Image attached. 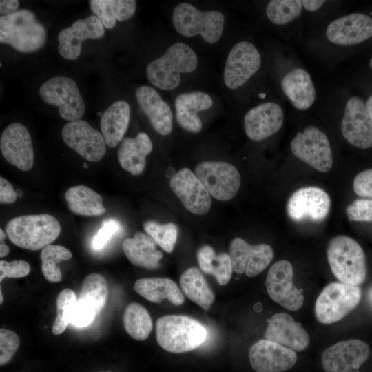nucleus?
I'll return each instance as SVG.
<instances>
[{
  "mask_svg": "<svg viewBox=\"0 0 372 372\" xmlns=\"http://www.w3.org/2000/svg\"><path fill=\"white\" fill-rule=\"evenodd\" d=\"M6 238V234L4 233V231H3V229H0V241L1 242H3L4 239Z\"/></svg>",
  "mask_w": 372,
  "mask_h": 372,
  "instance_id": "obj_53",
  "label": "nucleus"
},
{
  "mask_svg": "<svg viewBox=\"0 0 372 372\" xmlns=\"http://www.w3.org/2000/svg\"><path fill=\"white\" fill-rule=\"evenodd\" d=\"M327 260L331 270L340 282L358 286L366 280L367 266L364 251L354 239L344 235L329 241Z\"/></svg>",
  "mask_w": 372,
  "mask_h": 372,
  "instance_id": "obj_4",
  "label": "nucleus"
},
{
  "mask_svg": "<svg viewBox=\"0 0 372 372\" xmlns=\"http://www.w3.org/2000/svg\"><path fill=\"white\" fill-rule=\"evenodd\" d=\"M346 214L350 221L372 222V198L355 200L347 207Z\"/></svg>",
  "mask_w": 372,
  "mask_h": 372,
  "instance_id": "obj_42",
  "label": "nucleus"
},
{
  "mask_svg": "<svg viewBox=\"0 0 372 372\" xmlns=\"http://www.w3.org/2000/svg\"><path fill=\"white\" fill-rule=\"evenodd\" d=\"M302 1L300 0H272L265 9L268 19L276 25H285L292 21L301 13Z\"/></svg>",
  "mask_w": 372,
  "mask_h": 372,
  "instance_id": "obj_39",
  "label": "nucleus"
},
{
  "mask_svg": "<svg viewBox=\"0 0 372 372\" xmlns=\"http://www.w3.org/2000/svg\"><path fill=\"white\" fill-rule=\"evenodd\" d=\"M19 1L17 0H1L0 14L1 16L12 14L18 10Z\"/></svg>",
  "mask_w": 372,
  "mask_h": 372,
  "instance_id": "obj_49",
  "label": "nucleus"
},
{
  "mask_svg": "<svg viewBox=\"0 0 372 372\" xmlns=\"http://www.w3.org/2000/svg\"><path fill=\"white\" fill-rule=\"evenodd\" d=\"M30 272V266L24 260H14L8 262L0 261V281L5 278H17L28 276Z\"/></svg>",
  "mask_w": 372,
  "mask_h": 372,
  "instance_id": "obj_45",
  "label": "nucleus"
},
{
  "mask_svg": "<svg viewBox=\"0 0 372 372\" xmlns=\"http://www.w3.org/2000/svg\"><path fill=\"white\" fill-rule=\"evenodd\" d=\"M98 372H112V371H98Z\"/></svg>",
  "mask_w": 372,
  "mask_h": 372,
  "instance_id": "obj_59",
  "label": "nucleus"
},
{
  "mask_svg": "<svg viewBox=\"0 0 372 372\" xmlns=\"http://www.w3.org/2000/svg\"><path fill=\"white\" fill-rule=\"evenodd\" d=\"M361 297L362 291L358 286L341 282H331L316 299V318L325 324L336 322L358 305Z\"/></svg>",
  "mask_w": 372,
  "mask_h": 372,
  "instance_id": "obj_7",
  "label": "nucleus"
},
{
  "mask_svg": "<svg viewBox=\"0 0 372 372\" xmlns=\"http://www.w3.org/2000/svg\"><path fill=\"white\" fill-rule=\"evenodd\" d=\"M293 155L315 169L327 172L333 163L332 152L327 135L318 127L309 125L298 132L290 143Z\"/></svg>",
  "mask_w": 372,
  "mask_h": 372,
  "instance_id": "obj_9",
  "label": "nucleus"
},
{
  "mask_svg": "<svg viewBox=\"0 0 372 372\" xmlns=\"http://www.w3.org/2000/svg\"><path fill=\"white\" fill-rule=\"evenodd\" d=\"M105 34L102 22L94 14L79 19L58 34V50L68 60L76 59L81 52V45L87 39H97Z\"/></svg>",
  "mask_w": 372,
  "mask_h": 372,
  "instance_id": "obj_21",
  "label": "nucleus"
},
{
  "mask_svg": "<svg viewBox=\"0 0 372 372\" xmlns=\"http://www.w3.org/2000/svg\"><path fill=\"white\" fill-rule=\"evenodd\" d=\"M6 231L9 240L17 247L37 251L58 238L61 226L56 218L50 214L25 215L11 219Z\"/></svg>",
  "mask_w": 372,
  "mask_h": 372,
  "instance_id": "obj_5",
  "label": "nucleus"
},
{
  "mask_svg": "<svg viewBox=\"0 0 372 372\" xmlns=\"http://www.w3.org/2000/svg\"><path fill=\"white\" fill-rule=\"evenodd\" d=\"M39 92L45 103L59 108V115L64 120H78L85 113V103L78 86L74 80L69 77L51 78L41 85Z\"/></svg>",
  "mask_w": 372,
  "mask_h": 372,
  "instance_id": "obj_8",
  "label": "nucleus"
},
{
  "mask_svg": "<svg viewBox=\"0 0 372 372\" xmlns=\"http://www.w3.org/2000/svg\"><path fill=\"white\" fill-rule=\"evenodd\" d=\"M83 167L85 169H86V168L88 167V165H87V163H84L83 165Z\"/></svg>",
  "mask_w": 372,
  "mask_h": 372,
  "instance_id": "obj_57",
  "label": "nucleus"
},
{
  "mask_svg": "<svg viewBox=\"0 0 372 372\" xmlns=\"http://www.w3.org/2000/svg\"><path fill=\"white\" fill-rule=\"evenodd\" d=\"M0 149L4 158L20 170L28 171L32 167L34 149L25 125L19 123L8 125L1 136Z\"/></svg>",
  "mask_w": 372,
  "mask_h": 372,
  "instance_id": "obj_19",
  "label": "nucleus"
},
{
  "mask_svg": "<svg viewBox=\"0 0 372 372\" xmlns=\"http://www.w3.org/2000/svg\"><path fill=\"white\" fill-rule=\"evenodd\" d=\"M341 132L351 145L366 149L372 147V121L366 102L358 96L348 99L341 121Z\"/></svg>",
  "mask_w": 372,
  "mask_h": 372,
  "instance_id": "obj_14",
  "label": "nucleus"
},
{
  "mask_svg": "<svg viewBox=\"0 0 372 372\" xmlns=\"http://www.w3.org/2000/svg\"><path fill=\"white\" fill-rule=\"evenodd\" d=\"M331 200L322 189L307 186L296 190L289 198L286 210L294 222L310 221L320 223L329 214Z\"/></svg>",
  "mask_w": 372,
  "mask_h": 372,
  "instance_id": "obj_11",
  "label": "nucleus"
},
{
  "mask_svg": "<svg viewBox=\"0 0 372 372\" xmlns=\"http://www.w3.org/2000/svg\"><path fill=\"white\" fill-rule=\"evenodd\" d=\"M353 189L358 196L372 198V168L362 170L355 176Z\"/></svg>",
  "mask_w": 372,
  "mask_h": 372,
  "instance_id": "obj_46",
  "label": "nucleus"
},
{
  "mask_svg": "<svg viewBox=\"0 0 372 372\" xmlns=\"http://www.w3.org/2000/svg\"><path fill=\"white\" fill-rule=\"evenodd\" d=\"M123 324L125 331L134 339L146 340L153 327L152 318L140 304L132 302L125 308L123 315Z\"/></svg>",
  "mask_w": 372,
  "mask_h": 372,
  "instance_id": "obj_36",
  "label": "nucleus"
},
{
  "mask_svg": "<svg viewBox=\"0 0 372 372\" xmlns=\"http://www.w3.org/2000/svg\"><path fill=\"white\" fill-rule=\"evenodd\" d=\"M156 245L149 234L137 231L134 237L126 238L122 247L125 255L132 264L153 269L159 266V260L163 258V254L156 249Z\"/></svg>",
  "mask_w": 372,
  "mask_h": 372,
  "instance_id": "obj_29",
  "label": "nucleus"
},
{
  "mask_svg": "<svg viewBox=\"0 0 372 372\" xmlns=\"http://www.w3.org/2000/svg\"><path fill=\"white\" fill-rule=\"evenodd\" d=\"M153 144L145 132H140L134 138L122 140L118 150V162L123 169L132 175H138L144 169L146 156L152 151Z\"/></svg>",
  "mask_w": 372,
  "mask_h": 372,
  "instance_id": "obj_28",
  "label": "nucleus"
},
{
  "mask_svg": "<svg viewBox=\"0 0 372 372\" xmlns=\"http://www.w3.org/2000/svg\"><path fill=\"white\" fill-rule=\"evenodd\" d=\"M284 114L274 102H266L250 109L244 117V130L249 138L259 141L276 133L282 127Z\"/></svg>",
  "mask_w": 372,
  "mask_h": 372,
  "instance_id": "obj_23",
  "label": "nucleus"
},
{
  "mask_svg": "<svg viewBox=\"0 0 372 372\" xmlns=\"http://www.w3.org/2000/svg\"><path fill=\"white\" fill-rule=\"evenodd\" d=\"M198 59L192 48L184 43L170 45L164 54L146 67V76L155 87L172 90L180 83L181 73H190L197 67Z\"/></svg>",
  "mask_w": 372,
  "mask_h": 372,
  "instance_id": "obj_2",
  "label": "nucleus"
},
{
  "mask_svg": "<svg viewBox=\"0 0 372 372\" xmlns=\"http://www.w3.org/2000/svg\"><path fill=\"white\" fill-rule=\"evenodd\" d=\"M325 1L321 0H303L302 1V6L308 11H316L318 10L324 3Z\"/></svg>",
  "mask_w": 372,
  "mask_h": 372,
  "instance_id": "obj_50",
  "label": "nucleus"
},
{
  "mask_svg": "<svg viewBox=\"0 0 372 372\" xmlns=\"http://www.w3.org/2000/svg\"><path fill=\"white\" fill-rule=\"evenodd\" d=\"M169 185L189 212L203 215L211 205V196L204 185L188 168L178 171L171 178Z\"/></svg>",
  "mask_w": 372,
  "mask_h": 372,
  "instance_id": "obj_20",
  "label": "nucleus"
},
{
  "mask_svg": "<svg viewBox=\"0 0 372 372\" xmlns=\"http://www.w3.org/2000/svg\"><path fill=\"white\" fill-rule=\"evenodd\" d=\"M18 335L12 331L0 329V365L7 364L14 356L19 347Z\"/></svg>",
  "mask_w": 372,
  "mask_h": 372,
  "instance_id": "obj_43",
  "label": "nucleus"
},
{
  "mask_svg": "<svg viewBox=\"0 0 372 372\" xmlns=\"http://www.w3.org/2000/svg\"><path fill=\"white\" fill-rule=\"evenodd\" d=\"M68 209L80 216H94L104 214L102 196L92 189L82 185L70 187L65 194Z\"/></svg>",
  "mask_w": 372,
  "mask_h": 372,
  "instance_id": "obj_32",
  "label": "nucleus"
},
{
  "mask_svg": "<svg viewBox=\"0 0 372 372\" xmlns=\"http://www.w3.org/2000/svg\"><path fill=\"white\" fill-rule=\"evenodd\" d=\"M47 32L34 14L21 9L0 17V42L18 52L30 53L37 51L45 44Z\"/></svg>",
  "mask_w": 372,
  "mask_h": 372,
  "instance_id": "obj_3",
  "label": "nucleus"
},
{
  "mask_svg": "<svg viewBox=\"0 0 372 372\" xmlns=\"http://www.w3.org/2000/svg\"><path fill=\"white\" fill-rule=\"evenodd\" d=\"M92 12L107 29L114 28L116 21H123L131 18L136 8L134 0H91Z\"/></svg>",
  "mask_w": 372,
  "mask_h": 372,
  "instance_id": "obj_33",
  "label": "nucleus"
},
{
  "mask_svg": "<svg viewBox=\"0 0 372 372\" xmlns=\"http://www.w3.org/2000/svg\"><path fill=\"white\" fill-rule=\"evenodd\" d=\"M369 65L370 68H371V70H372V56H371V58L370 60H369Z\"/></svg>",
  "mask_w": 372,
  "mask_h": 372,
  "instance_id": "obj_56",
  "label": "nucleus"
},
{
  "mask_svg": "<svg viewBox=\"0 0 372 372\" xmlns=\"http://www.w3.org/2000/svg\"><path fill=\"white\" fill-rule=\"evenodd\" d=\"M368 295H369V298L372 303V287L370 288Z\"/></svg>",
  "mask_w": 372,
  "mask_h": 372,
  "instance_id": "obj_54",
  "label": "nucleus"
},
{
  "mask_svg": "<svg viewBox=\"0 0 372 372\" xmlns=\"http://www.w3.org/2000/svg\"><path fill=\"white\" fill-rule=\"evenodd\" d=\"M0 299H1L0 304H2L3 302V298L1 289L0 290Z\"/></svg>",
  "mask_w": 372,
  "mask_h": 372,
  "instance_id": "obj_55",
  "label": "nucleus"
},
{
  "mask_svg": "<svg viewBox=\"0 0 372 372\" xmlns=\"http://www.w3.org/2000/svg\"><path fill=\"white\" fill-rule=\"evenodd\" d=\"M366 107L372 121V94L367 99L366 101Z\"/></svg>",
  "mask_w": 372,
  "mask_h": 372,
  "instance_id": "obj_52",
  "label": "nucleus"
},
{
  "mask_svg": "<svg viewBox=\"0 0 372 372\" xmlns=\"http://www.w3.org/2000/svg\"><path fill=\"white\" fill-rule=\"evenodd\" d=\"M130 120V107L125 101H118L109 106L101 116L100 125L106 145L116 147L123 139Z\"/></svg>",
  "mask_w": 372,
  "mask_h": 372,
  "instance_id": "obj_30",
  "label": "nucleus"
},
{
  "mask_svg": "<svg viewBox=\"0 0 372 372\" xmlns=\"http://www.w3.org/2000/svg\"><path fill=\"white\" fill-rule=\"evenodd\" d=\"M10 251L9 247L3 242H1L0 245V257L3 258L6 256Z\"/></svg>",
  "mask_w": 372,
  "mask_h": 372,
  "instance_id": "obj_51",
  "label": "nucleus"
},
{
  "mask_svg": "<svg viewBox=\"0 0 372 372\" xmlns=\"http://www.w3.org/2000/svg\"><path fill=\"white\" fill-rule=\"evenodd\" d=\"M72 254L65 247L49 245L41 249V272L50 282H59L62 279V274L56 264L63 260H68Z\"/></svg>",
  "mask_w": 372,
  "mask_h": 372,
  "instance_id": "obj_38",
  "label": "nucleus"
},
{
  "mask_svg": "<svg viewBox=\"0 0 372 372\" xmlns=\"http://www.w3.org/2000/svg\"><path fill=\"white\" fill-rule=\"evenodd\" d=\"M102 114H103V113H101L100 112H98L97 115L99 116H102Z\"/></svg>",
  "mask_w": 372,
  "mask_h": 372,
  "instance_id": "obj_58",
  "label": "nucleus"
},
{
  "mask_svg": "<svg viewBox=\"0 0 372 372\" xmlns=\"http://www.w3.org/2000/svg\"><path fill=\"white\" fill-rule=\"evenodd\" d=\"M174 105L178 125L189 132L198 133L203 124L197 112L211 107L213 100L205 92L193 91L178 95Z\"/></svg>",
  "mask_w": 372,
  "mask_h": 372,
  "instance_id": "obj_26",
  "label": "nucleus"
},
{
  "mask_svg": "<svg viewBox=\"0 0 372 372\" xmlns=\"http://www.w3.org/2000/svg\"><path fill=\"white\" fill-rule=\"evenodd\" d=\"M18 196L12 184L6 179L0 177V202L1 203H12Z\"/></svg>",
  "mask_w": 372,
  "mask_h": 372,
  "instance_id": "obj_48",
  "label": "nucleus"
},
{
  "mask_svg": "<svg viewBox=\"0 0 372 372\" xmlns=\"http://www.w3.org/2000/svg\"><path fill=\"white\" fill-rule=\"evenodd\" d=\"M249 359L256 372H283L296 364L297 355L289 348L263 339L251 346Z\"/></svg>",
  "mask_w": 372,
  "mask_h": 372,
  "instance_id": "obj_18",
  "label": "nucleus"
},
{
  "mask_svg": "<svg viewBox=\"0 0 372 372\" xmlns=\"http://www.w3.org/2000/svg\"><path fill=\"white\" fill-rule=\"evenodd\" d=\"M207 330L197 320L184 315H167L156 322L158 344L170 353L194 350L205 342Z\"/></svg>",
  "mask_w": 372,
  "mask_h": 372,
  "instance_id": "obj_1",
  "label": "nucleus"
},
{
  "mask_svg": "<svg viewBox=\"0 0 372 372\" xmlns=\"http://www.w3.org/2000/svg\"><path fill=\"white\" fill-rule=\"evenodd\" d=\"M134 289L137 293L154 303L167 299L173 304L178 306L185 301L179 287L168 278H141L136 281Z\"/></svg>",
  "mask_w": 372,
  "mask_h": 372,
  "instance_id": "obj_31",
  "label": "nucleus"
},
{
  "mask_svg": "<svg viewBox=\"0 0 372 372\" xmlns=\"http://www.w3.org/2000/svg\"><path fill=\"white\" fill-rule=\"evenodd\" d=\"M369 351V345L362 340L340 341L324 351L322 365L325 372H360Z\"/></svg>",
  "mask_w": 372,
  "mask_h": 372,
  "instance_id": "obj_16",
  "label": "nucleus"
},
{
  "mask_svg": "<svg viewBox=\"0 0 372 372\" xmlns=\"http://www.w3.org/2000/svg\"><path fill=\"white\" fill-rule=\"evenodd\" d=\"M180 285L186 297L205 310H208L214 301L213 291L197 267L184 271L180 278Z\"/></svg>",
  "mask_w": 372,
  "mask_h": 372,
  "instance_id": "obj_34",
  "label": "nucleus"
},
{
  "mask_svg": "<svg viewBox=\"0 0 372 372\" xmlns=\"http://www.w3.org/2000/svg\"><path fill=\"white\" fill-rule=\"evenodd\" d=\"M233 271L254 277L261 273L273 258V250L267 244L251 245L240 237L233 238L229 245Z\"/></svg>",
  "mask_w": 372,
  "mask_h": 372,
  "instance_id": "obj_17",
  "label": "nucleus"
},
{
  "mask_svg": "<svg viewBox=\"0 0 372 372\" xmlns=\"http://www.w3.org/2000/svg\"><path fill=\"white\" fill-rule=\"evenodd\" d=\"M194 174L211 196L227 201L233 198L240 186V175L231 163L205 161L197 165Z\"/></svg>",
  "mask_w": 372,
  "mask_h": 372,
  "instance_id": "obj_10",
  "label": "nucleus"
},
{
  "mask_svg": "<svg viewBox=\"0 0 372 372\" xmlns=\"http://www.w3.org/2000/svg\"><path fill=\"white\" fill-rule=\"evenodd\" d=\"M108 296L106 279L99 273L87 275L81 285L79 298L91 304L99 314L104 308Z\"/></svg>",
  "mask_w": 372,
  "mask_h": 372,
  "instance_id": "obj_37",
  "label": "nucleus"
},
{
  "mask_svg": "<svg viewBox=\"0 0 372 372\" xmlns=\"http://www.w3.org/2000/svg\"><path fill=\"white\" fill-rule=\"evenodd\" d=\"M172 22L182 36L191 37L200 34L208 43H215L222 36L225 17L218 10L200 11L188 3L178 4L173 10Z\"/></svg>",
  "mask_w": 372,
  "mask_h": 372,
  "instance_id": "obj_6",
  "label": "nucleus"
},
{
  "mask_svg": "<svg viewBox=\"0 0 372 372\" xmlns=\"http://www.w3.org/2000/svg\"><path fill=\"white\" fill-rule=\"evenodd\" d=\"M120 229V224L114 219L103 223V226L96 233L92 240V246L95 249H101L105 247L111 237Z\"/></svg>",
  "mask_w": 372,
  "mask_h": 372,
  "instance_id": "obj_47",
  "label": "nucleus"
},
{
  "mask_svg": "<svg viewBox=\"0 0 372 372\" xmlns=\"http://www.w3.org/2000/svg\"><path fill=\"white\" fill-rule=\"evenodd\" d=\"M293 269L291 264L281 260L269 269L266 278V289L269 297L287 310H299L304 302L302 291L293 282Z\"/></svg>",
  "mask_w": 372,
  "mask_h": 372,
  "instance_id": "obj_13",
  "label": "nucleus"
},
{
  "mask_svg": "<svg viewBox=\"0 0 372 372\" xmlns=\"http://www.w3.org/2000/svg\"><path fill=\"white\" fill-rule=\"evenodd\" d=\"M281 88L292 105L298 110H307L312 106L316 92L309 73L302 68H295L282 78Z\"/></svg>",
  "mask_w": 372,
  "mask_h": 372,
  "instance_id": "obj_27",
  "label": "nucleus"
},
{
  "mask_svg": "<svg viewBox=\"0 0 372 372\" xmlns=\"http://www.w3.org/2000/svg\"><path fill=\"white\" fill-rule=\"evenodd\" d=\"M77 298L74 291L64 289L56 298V316L52 326L54 335L61 334L70 324V316Z\"/></svg>",
  "mask_w": 372,
  "mask_h": 372,
  "instance_id": "obj_41",
  "label": "nucleus"
},
{
  "mask_svg": "<svg viewBox=\"0 0 372 372\" xmlns=\"http://www.w3.org/2000/svg\"><path fill=\"white\" fill-rule=\"evenodd\" d=\"M328 40L336 45L349 46L372 37V17L364 13H351L332 21L326 29Z\"/></svg>",
  "mask_w": 372,
  "mask_h": 372,
  "instance_id": "obj_22",
  "label": "nucleus"
},
{
  "mask_svg": "<svg viewBox=\"0 0 372 372\" xmlns=\"http://www.w3.org/2000/svg\"><path fill=\"white\" fill-rule=\"evenodd\" d=\"M61 134L65 143L87 161H99L105 154L107 145L102 134L84 120L69 121Z\"/></svg>",
  "mask_w": 372,
  "mask_h": 372,
  "instance_id": "obj_15",
  "label": "nucleus"
},
{
  "mask_svg": "<svg viewBox=\"0 0 372 372\" xmlns=\"http://www.w3.org/2000/svg\"><path fill=\"white\" fill-rule=\"evenodd\" d=\"M97 315L96 311L91 304L77 299L71 313L70 324L76 327H85L90 325Z\"/></svg>",
  "mask_w": 372,
  "mask_h": 372,
  "instance_id": "obj_44",
  "label": "nucleus"
},
{
  "mask_svg": "<svg viewBox=\"0 0 372 372\" xmlns=\"http://www.w3.org/2000/svg\"><path fill=\"white\" fill-rule=\"evenodd\" d=\"M261 56L256 47L249 41H240L233 46L226 60L223 79L231 90L242 87L259 70Z\"/></svg>",
  "mask_w": 372,
  "mask_h": 372,
  "instance_id": "obj_12",
  "label": "nucleus"
},
{
  "mask_svg": "<svg viewBox=\"0 0 372 372\" xmlns=\"http://www.w3.org/2000/svg\"><path fill=\"white\" fill-rule=\"evenodd\" d=\"M143 228L161 249L168 253L173 251L178 236V228L174 223L160 224L147 220L144 223Z\"/></svg>",
  "mask_w": 372,
  "mask_h": 372,
  "instance_id": "obj_40",
  "label": "nucleus"
},
{
  "mask_svg": "<svg viewBox=\"0 0 372 372\" xmlns=\"http://www.w3.org/2000/svg\"><path fill=\"white\" fill-rule=\"evenodd\" d=\"M264 337L297 351L306 349L310 342L309 333L301 324L286 313H276L267 320Z\"/></svg>",
  "mask_w": 372,
  "mask_h": 372,
  "instance_id": "obj_24",
  "label": "nucleus"
},
{
  "mask_svg": "<svg viewBox=\"0 0 372 372\" xmlns=\"http://www.w3.org/2000/svg\"><path fill=\"white\" fill-rule=\"evenodd\" d=\"M136 98L154 130L162 136L169 135L173 128L172 112L157 91L149 86L142 85L136 89Z\"/></svg>",
  "mask_w": 372,
  "mask_h": 372,
  "instance_id": "obj_25",
  "label": "nucleus"
},
{
  "mask_svg": "<svg viewBox=\"0 0 372 372\" xmlns=\"http://www.w3.org/2000/svg\"><path fill=\"white\" fill-rule=\"evenodd\" d=\"M197 260L200 269L214 276L219 285H225L229 282L233 267L228 254L220 253L217 255L213 247L204 245L198 250Z\"/></svg>",
  "mask_w": 372,
  "mask_h": 372,
  "instance_id": "obj_35",
  "label": "nucleus"
}]
</instances>
